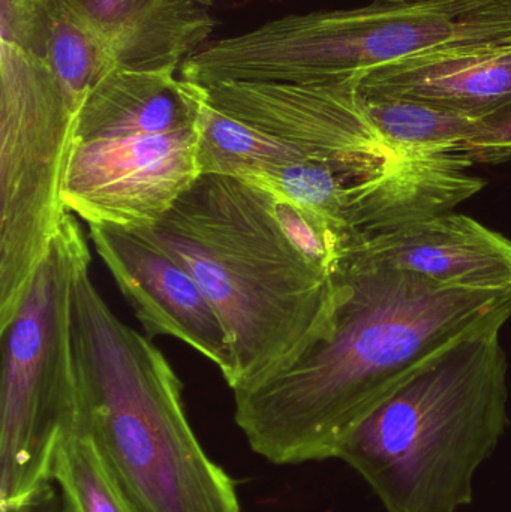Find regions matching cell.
I'll return each mask as SVG.
<instances>
[{"instance_id": "obj_1", "label": "cell", "mask_w": 511, "mask_h": 512, "mask_svg": "<svg viewBox=\"0 0 511 512\" xmlns=\"http://www.w3.org/2000/svg\"><path fill=\"white\" fill-rule=\"evenodd\" d=\"M332 336L234 391V420L273 465L335 459L345 438L408 382L471 337L503 330L511 291L443 285L401 270H341Z\"/></svg>"}, {"instance_id": "obj_2", "label": "cell", "mask_w": 511, "mask_h": 512, "mask_svg": "<svg viewBox=\"0 0 511 512\" xmlns=\"http://www.w3.org/2000/svg\"><path fill=\"white\" fill-rule=\"evenodd\" d=\"M143 231L182 262L233 343L231 390L252 387L332 336L347 286L285 236L272 195L227 174H201Z\"/></svg>"}, {"instance_id": "obj_3", "label": "cell", "mask_w": 511, "mask_h": 512, "mask_svg": "<svg viewBox=\"0 0 511 512\" xmlns=\"http://www.w3.org/2000/svg\"><path fill=\"white\" fill-rule=\"evenodd\" d=\"M75 268L72 321L81 376V424L137 512H242L236 483L198 441L183 385L164 352L108 306Z\"/></svg>"}, {"instance_id": "obj_4", "label": "cell", "mask_w": 511, "mask_h": 512, "mask_svg": "<svg viewBox=\"0 0 511 512\" xmlns=\"http://www.w3.org/2000/svg\"><path fill=\"white\" fill-rule=\"evenodd\" d=\"M501 330L459 343L339 445L386 512H459L509 426Z\"/></svg>"}, {"instance_id": "obj_5", "label": "cell", "mask_w": 511, "mask_h": 512, "mask_svg": "<svg viewBox=\"0 0 511 512\" xmlns=\"http://www.w3.org/2000/svg\"><path fill=\"white\" fill-rule=\"evenodd\" d=\"M510 45L511 0H374L362 8L287 15L207 42L180 71L198 86L308 83L428 54Z\"/></svg>"}, {"instance_id": "obj_6", "label": "cell", "mask_w": 511, "mask_h": 512, "mask_svg": "<svg viewBox=\"0 0 511 512\" xmlns=\"http://www.w3.org/2000/svg\"><path fill=\"white\" fill-rule=\"evenodd\" d=\"M87 249L77 216L66 213L14 318L0 330V505L53 481L57 451L80 427L72 292Z\"/></svg>"}, {"instance_id": "obj_7", "label": "cell", "mask_w": 511, "mask_h": 512, "mask_svg": "<svg viewBox=\"0 0 511 512\" xmlns=\"http://www.w3.org/2000/svg\"><path fill=\"white\" fill-rule=\"evenodd\" d=\"M77 117L45 57L0 41V328L68 213L62 186Z\"/></svg>"}, {"instance_id": "obj_8", "label": "cell", "mask_w": 511, "mask_h": 512, "mask_svg": "<svg viewBox=\"0 0 511 512\" xmlns=\"http://www.w3.org/2000/svg\"><path fill=\"white\" fill-rule=\"evenodd\" d=\"M365 74L308 83L227 81L203 87L213 110L317 161L383 176L398 156L372 122L360 93Z\"/></svg>"}, {"instance_id": "obj_9", "label": "cell", "mask_w": 511, "mask_h": 512, "mask_svg": "<svg viewBox=\"0 0 511 512\" xmlns=\"http://www.w3.org/2000/svg\"><path fill=\"white\" fill-rule=\"evenodd\" d=\"M200 123L168 134L74 141L62 200L89 225L155 227L203 174Z\"/></svg>"}, {"instance_id": "obj_10", "label": "cell", "mask_w": 511, "mask_h": 512, "mask_svg": "<svg viewBox=\"0 0 511 512\" xmlns=\"http://www.w3.org/2000/svg\"><path fill=\"white\" fill-rule=\"evenodd\" d=\"M89 239L146 336L174 337L186 343L212 361L228 387H233V343L188 268L141 230L89 225Z\"/></svg>"}, {"instance_id": "obj_11", "label": "cell", "mask_w": 511, "mask_h": 512, "mask_svg": "<svg viewBox=\"0 0 511 512\" xmlns=\"http://www.w3.org/2000/svg\"><path fill=\"white\" fill-rule=\"evenodd\" d=\"M341 270L410 271L443 285L511 291V240L449 212L356 240L342 256Z\"/></svg>"}, {"instance_id": "obj_12", "label": "cell", "mask_w": 511, "mask_h": 512, "mask_svg": "<svg viewBox=\"0 0 511 512\" xmlns=\"http://www.w3.org/2000/svg\"><path fill=\"white\" fill-rule=\"evenodd\" d=\"M365 99H404L485 120L511 104L510 47L444 51L363 75Z\"/></svg>"}, {"instance_id": "obj_13", "label": "cell", "mask_w": 511, "mask_h": 512, "mask_svg": "<svg viewBox=\"0 0 511 512\" xmlns=\"http://www.w3.org/2000/svg\"><path fill=\"white\" fill-rule=\"evenodd\" d=\"M101 35L120 69L176 72L209 42L215 20L197 0H63Z\"/></svg>"}, {"instance_id": "obj_14", "label": "cell", "mask_w": 511, "mask_h": 512, "mask_svg": "<svg viewBox=\"0 0 511 512\" xmlns=\"http://www.w3.org/2000/svg\"><path fill=\"white\" fill-rule=\"evenodd\" d=\"M474 164L464 149L398 158L383 176L360 186L348 213L350 245L452 212L486 186L470 173Z\"/></svg>"}, {"instance_id": "obj_15", "label": "cell", "mask_w": 511, "mask_h": 512, "mask_svg": "<svg viewBox=\"0 0 511 512\" xmlns=\"http://www.w3.org/2000/svg\"><path fill=\"white\" fill-rule=\"evenodd\" d=\"M203 89L173 71L116 69L81 107L74 141L168 134L200 123Z\"/></svg>"}, {"instance_id": "obj_16", "label": "cell", "mask_w": 511, "mask_h": 512, "mask_svg": "<svg viewBox=\"0 0 511 512\" xmlns=\"http://www.w3.org/2000/svg\"><path fill=\"white\" fill-rule=\"evenodd\" d=\"M366 108L398 158L465 150V144L483 122L467 114L404 99H366Z\"/></svg>"}, {"instance_id": "obj_17", "label": "cell", "mask_w": 511, "mask_h": 512, "mask_svg": "<svg viewBox=\"0 0 511 512\" xmlns=\"http://www.w3.org/2000/svg\"><path fill=\"white\" fill-rule=\"evenodd\" d=\"M45 60L77 114L90 92L119 69L101 35L63 0L54 2Z\"/></svg>"}, {"instance_id": "obj_18", "label": "cell", "mask_w": 511, "mask_h": 512, "mask_svg": "<svg viewBox=\"0 0 511 512\" xmlns=\"http://www.w3.org/2000/svg\"><path fill=\"white\" fill-rule=\"evenodd\" d=\"M200 135L203 174H227L245 179L273 165L312 159L252 126L213 110L204 101V96Z\"/></svg>"}, {"instance_id": "obj_19", "label": "cell", "mask_w": 511, "mask_h": 512, "mask_svg": "<svg viewBox=\"0 0 511 512\" xmlns=\"http://www.w3.org/2000/svg\"><path fill=\"white\" fill-rule=\"evenodd\" d=\"M63 512H137L83 427L66 436L53 465Z\"/></svg>"}, {"instance_id": "obj_20", "label": "cell", "mask_w": 511, "mask_h": 512, "mask_svg": "<svg viewBox=\"0 0 511 512\" xmlns=\"http://www.w3.org/2000/svg\"><path fill=\"white\" fill-rule=\"evenodd\" d=\"M56 0H0V41L45 57L51 12Z\"/></svg>"}, {"instance_id": "obj_21", "label": "cell", "mask_w": 511, "mask_h": 512, "mask_svg": "<svg viewBox=\"0 0 511 512\" xmlns=\"http://www.w3.org/2000/svg\"><path fill=\"white\" fill-rule=\"evenodd\" d=\"M0 512H63L59 487L50 481L11 504L0 505Z\"/></svg>"}, {"instance_id": "obj_22", "label": "cell", "mask_w": 511, "mask_h": 512, "mask_svg": "<svg viewBox=\"0 0 511 512\" xmlns=\"http://www.w3.org/2000/svg\"><path fill=\"white\" fill-rule=\"evenodd\" d=\"M197 2L203 3V5L209 6V8H212L213 5H215L216 0H197Z\"/></svg>"}, {"instance_id": "obj_23", "label": "cell", "mask_w": 511, "mask_h": 512, "mask_svg": "<svg viewBox=\"0 0 511 512\" xmlns=\"http://www.w3.org/2000/svg\"><path fill=\"white\" fill-rule=\"evenodd\" d=\"M401 2H413V0H401Z\"/></svg>"}]
</instances>
